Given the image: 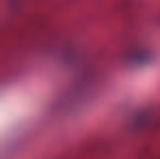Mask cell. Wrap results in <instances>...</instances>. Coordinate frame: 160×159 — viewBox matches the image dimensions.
<instances>
[]
</instances>
